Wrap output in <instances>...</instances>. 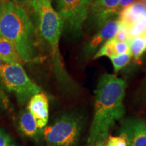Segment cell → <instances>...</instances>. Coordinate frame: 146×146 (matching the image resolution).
<instances>
[{"instance_id": "cell-11", "label": "cell", "mask_w": 146, "mask_h": 146, "mask_svg": "<svg viewBox=\"0 0 146 146\" xmlns=\"http://www.w3.org/2000/svg\"><path fill=\"white\" fill-rule=\"evenodd\" d=\"M144 19H146V5L137 1L124 9L118 16V23L127 27Z\"/></svg>"}, {"instance_id": "cell-13", "label": "cell", "mask_w": 146, "mask_h": 146, "mask_svg": "<svg viewBox=\"0 0 146 146\" xmlns=\"http://www.w3.org/2000/svg\"><path fill=\"white\" fill-rule=\"evenodd\" d=\"M0 60L8 64H22L24 62L14 45L1 36H0Z\"/></svg>"}, {"instance_id": "cell-14", "label": "cell", "mask_w": 146, "mask_h": 146, "mask_svg": "<svg viewBox=\"0 0 146 146\" xmlns=\"http://www.w3.org/2000/svg\"><path fill=\"white\" fill-rule=\"evenodd\" d=\"M129 47L132 58L135 61L140 59L146 52V33L131 39L129 41Z\"/></svg>"}, {"instance_id": "cell-30", "label": "cell", "mask_w": 146, "mask_h": 146, "mask_svg": "<svg viewBox=\"0 0 146 146\" xmlns=\"http://www.w3.org/2000/svg\"><path fill=\"white\" fill-rule=\"evenodd\" d=\"M49 1H52V0H49Z\"/></svg>"}, {"instance_id": "cell-20", "label": "cell", "mask_w": 146, "mask_h": 146, "mask_svg": "<svg viewBox=\"0 0 146 146\" xmlns=\"http://www.w3.org/2000/svg\"><path fill=\"white\" fill-rule=\"evenodd\" d=\"M108 138L112 142L114 146H127V140L123 134H120L118 137L110 136Z\"/></svg>"}, {"instance_id": "cell-21", "label": "cell", "mask_w": 146, "mask_h": 146, "mask_svg": "<svg viewBox=\"0 0 146 146\" xmlns=\"http://www.w3.org/2000/svg\"><path fill=\"white\" fill-rule=\"evenodd\" d=\"M8 100L5 96L2 87L0 85V109L5 108L8 106Z\"/></svg>"}, {"instance_id": "cell-17", "label": "cell", "mask_w": 146, "mask_h": 146, "mask_svg": "<svg viewBox=\"0 0 146 146\" xmlns=\"http://www.w3.org/2000/svg\"><path fill=\"white\" fill-rule=\"evenodd\" d=\"M134 102L137 105L146 104V76L136 89L134 95Z\"/></svg>"}, {"instance_id": "cell-6", "label": "cell", "mask_w": 146, "mask_h": 146, "mask_svg": "<svg viewBox=\"0 0 146 146\" xmlns=\"http://www.w3.org/2000/svg\"><path fill=\"white\" fill-rule=\"evenodd\" d=\"M92 0H57V12L64 31L72 39H78L88 18Z\"/></svg>"}, {"instance_id": "cell-23", "label": "cell", "mask_w": 146, "mask_h": 146, "mask_svg": "<svg viewBox=\"0 0 146 146\" xmlns=\"http://www.w3.org/2000/svg\"><path fill=\"white\" fill-rule=\"evenodd\" d=\"M10 140L8 135L2 129H0V146H7Z\"/></svg>"}, {"instance_id": "cell-5", "label": "cell", "mask_w": 146, "mask_h": 146, "mask_svg": "<svg viewBox=\"0 0 146 146\" xmlns=\"http://www.w3.org/2000/svg\"><path fill=\"white\" fill-rule=\"evenodd\" d=\"M0 81L7 91L15 95L22 106L26 104L35 95L41 93V88L29 77L20 64H1Z\"/></svg>"}, {"instance_id": "cell-9", "label": "cell", "mask_w": 146, "mask_h": 146, "mask_svg": "<svg viewBox=\"0 0 146 146\" xmlns=\"http://www.w3.org/2000/svg\"><path fill=\"white\" fill-rule=\"evenodd\" d=\"M118 29V18L109 21L101 29L97 31L91 39L84 46L83 58L89 60L94 58L99 49L108 40L112 39Z\"/></svg>"}, {"instance_id": "cell-26", "label": "cell", "mask_w": 146, "mask_h": 146, "mask_svg": "<svg viewBox=\"0 0 146 146\" xmlns=\"http://www.w3.org/2000/svg\"><path fill=\"white\" fill-rule=\"evenodd\" d=\"M107 140H108V141L106 142V145H104V146H114V145H113V144H112V142L111 141V140L109 138H108Z\"/></svg>"}, {"instance_id": "cell-24", "label": "cell", "mask_w": 146, "mask_h": 146, "mask_svg": "<svg viewBox=\"0 0 146 146\" xmlns=\"http://www.w3.org/2000/svg\"><path fill=\"white\" fill-rule=\"evenodd\" d=\"M8 1H12V2L14 3L16 5L24 7L27 6V5H30L31 3L33 0H8Z\"/></svg>"}, {"instance_id": "cell-8", "label": "cell", "mask_w": 146, "mask_h": 146, "mask_svg": "<svg viewBox=\"0 0 146 146\" xmlns=\"http://www.w3.org/2000/svg\"><path fill=\"white\" fill-rule=\"evenodd\" d=\"M119 133L127 140V146H146V123L140 118L129 117L120 120Z\"/></svg>"}, {"instance_id": "cell-3", "label": "cell", "mask_w": 146, "mask_h": 146, "mask_svg": "<svg viewBox=\"0 0 146 146\" xmlns=\"http://www.w3.org/2000/svg\"><path fill=\"white\" fill-rule=\"evenodd\" d=\"M0 36L14 45L24 62H39L43 58L37 29L24 7L10 1L0 21Z\"/></svg>"}, {"instance_id": "cell-27", "label": "cell", "mask_w": 146, "mask_h": 146, "mask_svg": "<svg viewBox=\"0 0 146 146\" xmlns=\"http://www.w3.org/2000/svg\"><path fill=\"white\" fill-rule=\"evenodd\" d=\"M7 146H16L15 145H14V143H13V142H12V141H11V139L10 140V141L8 142V145H7Z\"/></svg>"}, {"instance_id": "cell-25", "label": "cell", "mask_w": 146, "mask_h": 146, "mask_svg": "<svg viewBox=\"0 0 146 146\" xmlns=\"http://www.w3.org/2000/svg\"><path fill=\"white\" fill-rule=\"evenodd\" d=\"M8 0H0V21H1V18H2L3 12L5 11V5L8 2Z\"/></svg>"}, {"instance_id": "cell-12", "label": "cell", "mask_w": 146, "mask_h": 146, "mask_svg": "<svg viewBox=\"0 0 146 146\" xmlns=\"http://www.w3.org/2000/svg\"><path fill=\"white\" fill-rule=\"evenodd\" d=\"M18 123L21 132L25 136L31 138H36L41 135L42 130H40L36 127L33 116L27 108L21 111Z\"/></svg>"}, {"instance_id": "cell-7", "label": "cell", "mask_w": 146, "mask_h": 146, "mask_svg": "<svg viewBox=\"0 0 146 146\" xmlns=\"http://www.w3.org/2000/svg\"><path fill=\"white\" fill-rule=\"evenodd\" d=\"M120 0H92L88 18L90 27L99 30L109 21L118 18Z\"/></svg>"}, {"instance_id": "cell-28", "label": "cell", "mask_w": 146, "mask_h": 146, "mask_svg": "<svg viewBox=\"0 0 146 146\" xmlns=\"http://www.w3.org/2000/svg\"><path fill=\"white\" fill-rule=\"evenodd\" d=\"M137 1H139V2H141L142 3H143L144 5H146V0H137Z\"/></svg>"}, {"instance_id": "cell-19", "label": "cell", "mask_w": 146, "mask_h": 146, "mask_svg": "<svg viewBox=\"0 0 146 146\" xmlns=\"http://www.w3.org/2000/svg\"><path fill=\"white\" fill-rule=\"evenodd\" d=\"M115 52H116V56L130 53L129 41H116V43H115Z\"/></svg>"}, {"instance_id": "cell-1", "label": "cell", "mask_w": 146, "mask_h": 146, "mask_svg": "<svg viewBox=\"0 0 146 146\" xmlns=\"http://www.w3.org/2000/svg\"><path fill=\"white\" fill-rule=\"evenodd\" d=\"M126 82L116 74H104L98 83L94 100V112L87 143L104 146L110 131L126 113L124 100Z\"/></svg>"}, {"instance_id": "cell-16", "label": "cell", "mask_w": 146, "mask_h": 146, "mask_svg": "<svg viewBox=\"0 0 146 146\" xmlns=\"http://www.w3.org/2000/svg\"><path fill=\"white\" fill-rule=\"evenodd\" d=\"M131 58L132 57H131L130 53L118 55V56H112V57L110 58L111 62H112L114 72L117 73L124 67L126 66L131 61Z\"/></svg>"}, {"instance_id": "cell-2", "label": "cell", "mask_w": 146, "mask_h": 146, "mask_svg": "<svg viewBox=\"0 0 146 146\" xmlns=\"http://www.w3.org/2000/svg\"><path fill=\"white\" fill-rule=\"evenodd\" d=\"M29 6L36 15L41 41H43L50 51L53 72L60 88L66 94L76 96L78 93V86L66 68L60 52L59 43L63 25L59 14L49 0H33Z\"/></svg>"}, {"instance_id": "cell-22", "label": "cell", "mask_w": 146, "mask_h": 146, "mask_svg": "<svg viewBox=\"0 0 146 146\" xmlns=\"http://www.w3.org/2000/svg\"><path fill=\"white\" fill-rule=\"evenodd\" d=\"M136 1L137 0H120L119 6H118V14L124 9L130 6V5L133 4L135 2H136Z\"/></svg>"}, {"instance_id": "cell-18", "label": "cell", "mask_w": 146, "mask_h": 146, "mask_svg": "<svg viewBox=\"0 0 146 146\" xmlns=\"http://www.w3.org/2000/svg\"><path fill=\"white\" fill-rule=\"evenodd\" d=\"M113 39L116 42H123L129 41L131 40L130 35H129V31L127 27L123 24L118 23V29L115 36L113 37Z\"/></svg>"}, {"instance_id": "cell-29", "label": "cell", "mask_w": 146, "mask_h": 146, "mask_svg": "<svg viewBox=\"0 0 146 146\" xmlns=\"http://www.w3.org/2000/svg\"><path fill=\"white\" fill-rule=\"evenodd\" d=\"M1 63H0V66H1Z\"/></svg>"}, {"instance_id": "cell-4", "label": "cell", "mask_w": 146, "mask_h": 146, "mask_svg": "<svg viewBox=\"0 0 146 146\" xmlns=\"http://www.w3.org/2000/svg\"><path fill=\"white\" fill-rule=\"evenodd\" d=\"M84 116L77 111L66 112L43 130L47 146H77Z\"/></svg>"}, {"instance_id": "cell-15", "label": "cell", "mask_w": 146, "mask_h": 146, "mask_svg": "<svg viewBox=\"0 0 146 146\" xmlns=\"http://www.w3.org/2000/svg\"><path fill=\"white\" fill-rule=\"evenodd\" d=\"M115 43H116V41L113 39V38L108 40L100 47L93 58L98 59V58L104 57V56H106V57L110 58L112 56H116Z\"/></svg>"}, {"instance_id": "cell-10", "label": "cell", "mask_w": 146, "mask_h": 146, "mask_svg": "<svg viewBox=\"0 0 146 146\" xmlns=\"http://www.w3.org/2000/svg\"><path fill=\"white\" fill-rule=\"evenodd\" d=\"M27 109L33 116L38 129H44L49 118V102L46 95L39 93L33 96L29 100Z\"/></svg>"}]
</instances>
